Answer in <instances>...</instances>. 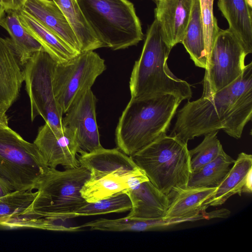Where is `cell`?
<instances>
[{"label":"cell","mask_w":252,"mask_h":252,"mask_svg":"<svg viewBox=\"0 0 252 252\" xmlns=\"http://www.w3.org/2000/svg\"><path fill=\"white\" fill-rule=\"evenodd\" d=\"M166 226L167 222L163 219L142 220L127 217L113 220L100 218L80 225L81 228L89 227L91 230L107 231H145Z\"/></svg>","instance_id":"26"},{"label":"cell","mask_w":252,"mask_h":252,"mask_svg":"<svg viewBox=\"0 0 252 252\" xmlns=\"http://www.w3.org/2000/svg\"><path fill=\"white\" fill-rule=\"evenodd\" d=\"M75 51L80 43L62 10L52 0H28L23 8Z\"/></svg>","instance_id":"19"},{"label":"cell","mask_w":252,"mask_h":252,"mask_svg":"<svg viewBox=\"0 0 252 252\" xmlns=\"http://www.w3.org/2000/svg\"><path fill=\"white\" fill-rule=\"evenodd\" d=\"M218 132L217 131L205 134L198 146L189 151L191 172L214 159L223 149L217 137Z\"/></svg>","instance_id":"28"},{"label":"cell","mask_w":252,"mask_h":252,"mask_svg":"<svg viewBox=\"0 0 252 252\" xmlns=\"http://www.w3.org/2000/svg\"><path fill=\"white\" fill-rule=\"evenodd\" d=\"M5 13V11L2 3V0H0V20L4 15Z\"/></svg>","instance_id":"34"},{"label":"cell","mask_w":252,"mask_h":252,"mask_svg":"<svg viewBox=\"0 0 252 252\" xmlns=\"http://www.w3.org/2000/svg\"><path fill=\"white\" fill-rule=\"evenodd\" d=\"M49 168L33 143L8 126L0 127V177L15 190L35 189Z\"/></svg>","instance_id":"8"},{"label":"cell","mask_w":252,"mask_h":252,"mask_svg":"<svg viewBox=\"0 0 252 252\" xmlns=\"http://www.w3.org/2000/svg\"><path fill=\"white\" fill-rule=\"evenodd\" d=\"M104 47L113 50L137 45L144 34L134 6L128 0H76Z\"/></svg>","instance_id":"7"},{"label":"cell","mask_w":252,"mask_h":252,"mask_svg":"<svg viewBox=\"0 0 252 252\" xmlns=\"http://www.w3.org/2000/svg\"><path fill=\"white\" fill-rule=\"evenodd\" d=\"M172 48L163 40L155 20L149 27L141 55L129 80L131 98L171 94L182 100L192 97L189 84L170 70L167 60Z\"/></svg>","instance_id":"3"},{"label":"cell","mask_w":252,"mask_h":252,"mask_svg":"<svg viewBox=\"0 0 252 252\" xmlns=\"http://www.w3.org/2000/svg\"><path fill=\"white\" fill-rule=\"evenodd\" d=\"M14 190L13 187L5 179L0 177V197Z\"/></svg>","instance_id":"32"},{"label":"cell","mask_w":252,"mask_h":252,"mask_svg":"<svg viewBox=\"0 0 252 252\" xmlns=\"http://www.w3.org/2000/svg\"><path fill=\"white\" fill-rule=\"evenodd\" d=\"M0 26L9 33L23 67L35 53L44 50L42 45L23 26L18 11H5L0 20Z\"/></svg>","instance_id":"22"},{"label":"cell","mask_w":252,"mask_h":252,"mask_svg":"<svg viewBox=\"0 0 252 252\" xmlns=\"http://www.w3.org/2000/svg\"><path fill=\"white\" fill-rule=\"evenodd\" d=\"M235 160L222 149L216 158L191 172L187 187L217 188L226 176Z\"/></svg>","instance_id":"25"},{"label":"cell","mask_w":252,"mask_h":252,"mask_svg":"<svg viewBox=\"0 0 252 252\" xmlns=\"http://www.w3.org/2000/svg\"><path fill=\"white\" fill-rule=\"evenodd\" d=\"M96 99L91 89L86 91L68 109L63 125L73 129L81 153H90L103 147L96 118Z\"/></svg>","instance_id":"13"},{"label":"cell","mask_w":252,"mask_h":252,"mask_svg":"<svg viewBox=\"0 0 252 252\" xmlns=\"http://www.w3.org/2000/svg\"><path fill=\"white\" fill-rule=\"evenodd\" d=\"M28 0H2L5 11H18L22 9Z\"/></svg>","instance_id":"31"},{"label":"cell","mask_w":252,"mask_h":252,"mask_svg":"<svg viewBox=\"0 0 252 252\" xmlns=\"http://www.w3.org/2000/svg\"><path fill=\"white\" fill-rule=\"evenodd\" d=\"M187 144L165 134L130 157L152 184L170 199L188 185L191 168Z\"/></svg>","instance_id":"6"},{"label":"cell","mask_w":252,"mask_h":252,"mask_svg":"<svg viewBox=\"0 0 252 252\" xmlns=\"http://www.w3.org/2000/svg\"><path fill=\"white\" fill-rule=\"evenodd\" d=\"M252 156L244 152L240 153L230 170L213 195L204 204L209 206H219L231 196L252 191Z\"/></svg>","instance_id":"17"},{"label":"cell","mask_w":252,"mask_h":252,"mask_svg":"<svg viewBox=\"0 0 252 252\" xmlns=\"http://www.w3.org/2000/svg\"><path fill=\"white\" fill-rule=\"evenodd\" d=\"M37 192L14 190L0 197V223L23 212L32 202Z\"/></svg>","instance_id":"29"},{"label":"cell","mask_w":252,"mask_h":252,"mask_svg":"<svg viewBox=\"0 0 252 252\" xmlns=\"http://www.w3.org/2000/svg\"><path fill=\"white\" fill-rule=\"evenodd\" d=\"M24 81L23 67L11 39L0 37V115L6 114L17 100Z\"/></svg>","instance_id":"15"},{"label":"cell","mask_w":252,"mask_h":252,"mask_svg":"<svg viewBox=\"0 0 252 252\" xmlns=\"http://www.w3.org/2000/svg\"><path fill=\"white\" fill-rule=\"evenodd\" d=\"M6 126H8V121L6 115H0V127Z\"/></svg>","instance_id":"33"},{"label":"cell","mask_w":252,"mask_h":252,"mask_svg":"<svg viewBox=\"0 0 252 252\" xmlns=\"http://www.w3.org/2000/svg\"><path fill=\"white\" fill-rule=\"evenodd\" d=\"M90 175L81 165L64 171L49 168L36 186L37 194L32 202L23 212L13 216L44 217L62 222L74 218V213L88 202L81 190Z\"/></svg>","instance_id":"5"},{"label":"cell","mask_w":252,"mask_h":252,"mask_svg":"<svg viewBox=\"0 0 252 252\" xmlns=\"http://www.w3.org/2000/svg\"><path fill=\"white\" fill-rule=\"evenodd\" d=\"M182 101L171 94L130 98L116 129L118 148L131 156L166 134Z\"/></svg>","instance_id":"2"},{"label":"cell","mask_w":252,"mask_h":252,"mask_svg":"<svg viewBox=\"0 0 252 252\" xmlns=\"http://www.w3.org/2000/svg\"><path fill=\"white\" fill-rule=\"evenodd\" d=\"M252 117V63L232 83L209 97L189 100L178 111L170 135L188 143L196 137L223 130L240 139Z\"/></svg>","instance_id":"1"},{"label":"cell","mask_w":252,"mask_h":252,"mask_svg":"<svg viewBox=\"0 0 252 252\" xmlns=\"http://www.w3.org/2000/svg\"><path fill=\"white\" fill-rule=\"evenodd\" d=\"M59 7L72 28L81 52L104 47L87 22L76 0H52Z\"/></svg>","instance_id":"23"},{"label":"cell","mask_w":252,"mask_h":252,"mask_svg":"<svg viewBox=\"0 0 252 252\" xmlns=\"http://www.w3.org/2000/svg\"><path fill=\"white\" fill-rule=\"evenodd\" d=\"M80 165L90 172V177L81 190L88 202L126 193L148 177L130 156L118 148H101L78 156Z\"/></svg>","instance_id":"4"},{"label":"cell","mask_w":252,"mask_h":252,"mask_svg":"<svg viewBox=\"0 0 252 252\" xmlns=\"http://www.w3.org/2000/svg\"><path fill=\"white\" fill-rule=\"evenodd\" d=\"M33 143L49 168L61 165L70 169L80 165L77 156L80 149L75 131L70 127L60 129L45 123L39 127Z\"/></svg>","instance_id":"12"},{"label":"cell","mask_w":252,"mask_h":252,"mask_svg":"<svg viewBox=\"0 0 252 252\" xmlns=\"http://www.w3.org/2000/svg\"><path fill=\"white\" fill-rule=\"evenodd\" d=\"M181 43L189 55L195 65L206 69L208 64L199 0L193 5L190 18Z\"/></svg>","instance_id":"24"},{"label":"cell","mask_w":252,"mask_h":252,"mask_svg":"<svg viewBox=\"0 0 252 252\" xmlns=\"http://www.w3.org/2000/svg\"><path fill=\"white\" fill-rule=\"evenodd\" d=\"M131 203L126 193L98 200L87 202L74 214V218L130 211Z\"/></svg>","instance_id":"27"},{"label":"cell","mask_w":252,"mask_h":252,"mask_svg":"<svg viewBox=\"0 0 252 252\" xmlns=\"http://www.w3.org/2000/svg\"><path fill=\"white\" fill-rule=\"evenodd\" d=\"M252 0H218V6L228 24V29L247 54L252 52Z\"/></svg>","instance_id":"20"},{"label":"cell","mask_w":252,"mask_h":252,"mask_svg":"<svg viewBox=\"0 0 252 252\" xmlns=\"http://www.w3.org/2000/svg\"><path fill=\"white\" fill-rule=\"evenodd\" d=\"M247 55L232 32L220 29L205 69L202 96H210L235 81L244 70Z\"/></svg>","instance_id":"11"},{"label":"cell","mask_w":252,"mask_h":252,"mask_svg":"<svg viewBox=\"0 0 252 252\" xmlns=\"http://www.w3.org/2000/svg\"><path fill=\"white\" fill-rule=\"evenodd\" d=\"M131 208L126 216L142 220L163 219L168 209L170 199L149 181L142 182L126 193Z\"/></svg>","instance_id":"18"},{"label":"cell","mask_w":252,"mask_h":252,"mask_svg":"<svg viewBox=\"0 0 252 252\" xmlns=\"http://www.w3.org/2000/svg\"><path fill=\"white\" fill-rule=\"evenodd\" d=\"M214 0H199L205 46L209 56L215 37L220 30L213 10Z\"/></svg>","instance_id":"30"},{"label":"cell","mask_w":252,"mask_h":252,"mask_svg":"<svg viewBox=\"0 0 252 252\" xmlns=\"http://www.w3.org/2000/svg\"><path fill=\"white\" fill-rule=\"evenodd\" d=\"M106 69L104 60L94 51L80 52L69 61L57 63L54 72L55 95L63 114Z\"/></svg>","instance_id":"10"},{"label":"cell","mask_w":252,"mask_h":252,"mask_svg":"<svg viewBox=\"0 0 252 252\" xmlns=\"http://www.w3.org/2000/svg\"><path fill=\"white\" fill-rule=\"evenodd\" d=\"M196 0H152L155 20L163 40L172 49L182 42Z\"/></svg>","instance_id":"14"},{"label":"cell","mask_w":252,"mask_h":252,"mask_svg":"<svg viewBox=\"0 0 252 252\" xmlns=\"http://www.w3.org/2000/svg\"><path fill=\"white\" fill-rule=\"evenodd\" d=\"M57 63L42 50L35 53L25 64L23 72L31 120L39 115L45 123L62 129L63 114L55 97L53 79Z\"/></svg>","instance_id":"9"},{"label":"cell","mask_w":252,"mask_h":252,"mask_svg":"<svg viewBox=\"0 0 252 252\" xmlns=\"http://www.w3.org/2000/svg\"><path fill=\"white\" fill-rule=\"evenodd\" d=\"M216 188L187 187L174 193L163 220L192 221L219 217V211L207 213L204 203L214 194Z\"/></svg>","instance_id":"16"},{"label":"cell","mask_w":252,"mask_h":252,"mask_svg":"<svg viewBox=\"0 0 252 252\" xmlns=\"http://www.w3.org/2000/svg\"><path fill=\"white\" fill-rule=\"evenodd\" d=\"M18 13L24 28L58 63L66 62L79 53L23 8Z\"/></svg>","instance_id":"21"}]
</instances>
